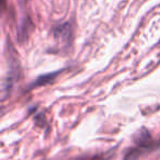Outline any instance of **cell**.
I'll use <instances>...</instances> for the list:
<instances>
[{
	"instance_id": "obj_1",
	"label": "cell",
	"mask_w": 160,
	"mask_h": 160,
	"mask_svg": "<svg viewBox=\"0 0 160 160\" xmlns=\"http://www.w3.org/2000/svg\"><path fill=\"white\" fill-rule=\"evenodd\" d=\"M71 35V25L69 23L58 25L54 30V36L58 42H62L64 44H68Z\"/></svg>"
},
{
	"instance_id": "obj_2",
	"label": "cell",
	"mask_w": 160,
	"mask_h": 160,
	"mask_svg": "<svg viewBox=\"0 0 160 160\" xmlns=\"http://www.w3.org/2000/svg\"><path fill=\"white\" fill-rule=\"evenodd\" d=\"M59 73V71H55V72H49V73H45V75H42L36 79V81H34L33 83H31L30 86V89L32 88H36V87H41V86H45L48 85L53 81L56 78V76Z\"/></svg>"
},
{
	"instance_id": "obj_3",
	"label": "cell",
	"mask_w": 160,
	"mask_h": 160,
	"mask_svg": "<svg viewBox=\"0 0 160 160\" xmlns=\"http://www.w3.org/2000/svg\"><path fill=\"white\" fill-rule=\"evenodd\" d=\"M148 138H149V134H148V132L146 131V129H142V131H140L139 132V134H138V136L137 137H135V142H137L138 145H144L145 142L148 140Z\"/></svg>"
}]
</instances>
